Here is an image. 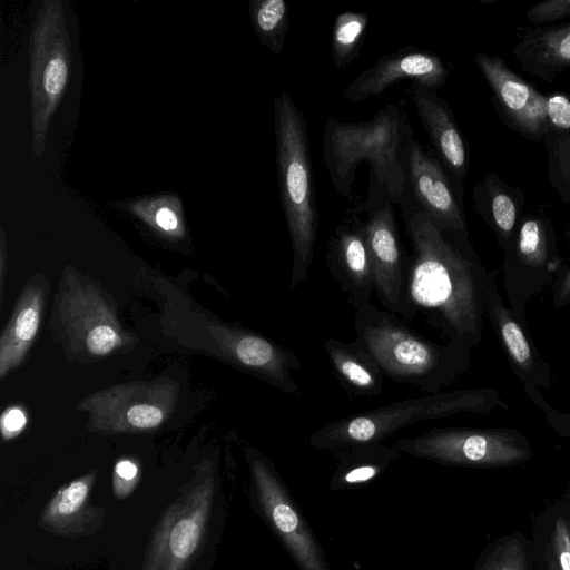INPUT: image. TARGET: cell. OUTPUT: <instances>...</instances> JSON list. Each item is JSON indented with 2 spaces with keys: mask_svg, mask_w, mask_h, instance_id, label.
<instances>
[{
  "mask_svg": "<svg viewBox=\"0 0 570 570\" xmlns=\"http://www.w3.org/2000/svg\"><path fill=\"white\" fill-rule=\"evenodd\" d=\"M60 1H46L40 9L31 36V110L35 156L46 148L49 121L67 86L71 51Z\"/></svg>",
  "mask_w": 570,
  "mask_h": 570,
  "instance_id": "cell-8",
  "label": "cell"
},
{
  "mask_svg": "<svg viewBox=\"0 0 570 570\" xmlns=\"http://www.w3.org/2000/svg\"><path fill=\"white\" fill-rule=\"evenodd\" d=\"M354 328L385 376L426 393L441 392L468 367V350L433 342L371 303L355 311Z\"/></svg>",
  "mask_w": 570,
  "mask_h": 570,
  "instance_id": "cell-4",
  "label": "cell"
},
{
  "mask_svg": "<svg viewBox=\"0 0 570 570\" xmlns=\"http://www.w3.org/2000/svg\"><path fill=\"white\" fill-rule=\"evenodd\" d=\"M512 56L523 71L553 82L570 68V22L524 29Z\"/></svg>",
  "mask_w": 570,
  "mask_h": 570,
  "instance_id": "cell-20",
  "label": "cell"
},
{
  "mask_svg": "<svg viewBox=\"0 0 570 570\" xmlns=\"http://www.w3.org/2000/svg\"><path fill=\"white\" fill-rule=\"evenodd\" d=\"M58 294L57 316L73 352L104 357L132 341L100 289L75 271L66 272Z\"/></svg>",
  "mask_w": 570,
  "mask_h": 570,
  "instance_id": "cell-10",
  "label": "cell"
},
{
  "mask_svg": "<svg viewBox=\"0 0 570 570\" xmlns=\"http://www.w3.org/2000/svg\"><path fill=\"white\" fill-rule=\"evenodd\" d=\"M365 207L368 216L364 228L375 293L384 309L401 316L405 263L393 203L368 197Z\"/></svg>",
  "mask_w": 570,
  "mask_h": 570,
  "instance_id": "cell-15",
  "label": "cell"
},
{
  "mask_svg": "<svg viewBox=\"0 0 570 570\" xmlns=\"http://www.w3.org/2000/svg\"><path fill=\"white\" fill-rule=\"evenodd\" d=\"M548 176L563 203L570 206V130L550 129L543 138Z\"/></svg>",
  "mask_w": 570,
  "mask_h": 570,
  "instance_id": "cell-29",
  "label": "cell"
},
{
  "mask_svg": "<svg viewBox=\"0 0 570 570\" xmlns=\"http://www.w3.org/2000/svg\"><path fill=\"white\" fill-rule=\"evenodd\" d=\"M479 570H527V554L522 543L511 538L497 546Z\"/></svg>",
  "mask_w": 570,
  "mask_h": 570,
  "instance_id": "cell-30",
  "label": "cell"
},
{
  "mask_svg": "<svg viewBox=\"0 0 570 570\" xmlns=\"http://www.w3.org/2000/svg\"><path fill=\"white\" fill-rule=\"evenodd\" d=\"M1 433L4 440H10L24 429L27 416L24 411L19 406L8 407L1 416Z\"/></svg>",
  "mask_w": 570,
  "mask_h": 570,
  "instance_id": "cell-35",
  "label": "cell"
},
{
  "mask_svg": "<svg viewBox=\"0 0 570 570\" xmlns=\"http://www.w3.org/2000/svg\"><path fill=\"white\" fill-rule=\"evenodd\" d=\"M569 529H570V527H569Z\"/></svg>",
  "mask_w": 570,
  "mask_h": 570,
  "instance_id": "cell-39",
  "label": "cell"
},
{
  "mask_svg": "<svg viewBox=\"0 0 570 570\" xmlns=\"http://www.w3.org/2000/svg\"><path fill=\"white\" fill-rule=\"evenodd\" d=\"M209 333L226 361L285 394L302 397L293 375L301 370L294 351L263 334L227 324L213 323Z\"/></svg>",
  "mask_w": 570,
  "mask_h": 570,
  "instance_id": "cell-12",
  "label": "cell"
},
{
  "mask_svg": "<svg viewBox=\"0 0 570 570\" xmlns=\"http://www.w3.org/2000/svg\"><path fill=\"white\" fill-rule=\"evenodd\" d=\"M448 76L445 65L435 52L409 45L379 58L345 87L342 97L361 102L403 80L435 90L445 83Z\"/></svg>",
  "mask_w": 570,
  "mask_h": 570,
  "instance_id": "cell-16",
  "label": "cell"
},
{
  "mask_svg": "<svg viewBox=\"0 0 570 570\" xmlns=\"http://www.w3.org/2000/svg\"><path fill=\"white\" fill-rule=\"evenodd\" d=\"M400 208L412 247L401 316L423 314L449 343L469 351L482 335L487 284L469 235L433 225L407 194Z\"/></svg>",
  "mask_w": 570,
  "mask_h": 570,
  "instance_id": "cell-1",
  "label": "cell"
},
{
  "mask_svg": "<svg viewBox=\"0 0 570 570\" xmlns=\"http://www.w3.org/2000/svg\"><path fill=\"white\" fill-rule=\"evenodd\" d=\"M324 350L335 376L350 395L377 397L382 394L385 375L356 338L343 342L330 337Z\"/></svg>",
  "mask_w": 570,
  "mask_h": 570,
  "instance_id": "cell-22",
  "label": "cell"
},
{
  "mask_svg": "<svg viewBox=\"0 0 570 570\" xmlns=\"http://www.w3.org/2000/svg\"><path fill=\"white\" fill-rule=\"evenodd\" d=\"M370 18L363 12L340 13L333 24L331 58L335 68L344 69L360 55Z\"/></svg>",
  "mask_w": 570,
  "mask_h": 570,
  "instance_id": "cell-27",
  "label": "cell"
},
{
  "mask_svg": "<svg viewBox=\"0 0 570 570\" xmlns=\"http://www.w3.org/2000/svg\"><path fill=\"white\" fill-rule=\"evenodd\" d=\"M570 298V268L563 274L561 282L554 291L553 302L557 307L568 303Z\"/></svg>",
  "mask_w": 570,
  "mask_h": 570,
  "instance_id": "cell-37",
  "label": "cell"
},
{
  "mask_svg": "<svg viewBox=\"0 0 570 570\" xmlns=\"http://www.w3.org/2000/svg\"><path fill=\"white\" fill-rule=\"evenodd\" d=\"M98 472L91 471L59 488L41 511L38 525L56 535L79 538L94 534L102 524L105 510L90 502Z\"/></svg>",
  "mask_w": 570,
  "mask_h": 570,
  "instance_id": "cell-19",
  "label": "cell"
},
{
  "mask_svg": "<svg viewBox=\"0 0 570 570\" xmlns=\"http://www.w3.org/2000/svg\"><path fill=\"white\" fill-rule=\"evenodd\" d=\"M472 200L478 215L493 229L500 247L504 248L523 216L524 193L489 173L475 184Z\"/></svg>",
  "mask_w": 570,
  "mask_h": 570,
  "instance_id": "cell-21",
  "label": "cell"
},
{
  "mask_svg": "<svg viewBox=\"0 0 570 570\" xmlns=\"http://www.w3.org/2000/svg\"><path fill=\"white\" fill-rule=\"evenodd\" d=\"M332 453L336 465L328 482L331 491L354 490L372 484L401 455L395 448L383 443L345 448Z\"/></svg>",
  "mask_w": 570,
  "mask_h": 570,
  "instance_id": "cell-24",
  "label": "cell"
},
{
  "mask_svg": "<svg viewBox=\"0 0 570 570\" xmlns=\"http://www.w3.org/2000/svg\"><path fill=\"white\" fill-rule=\"evenodd\" d=\"M413 128L402 106L387 104L366 121L328 117L323 129V156L331 183L350 198L356 168L370 165L368 197L403 202L407 190L406 160Z\"/></svg>",
  "mask_w": 570,
  "mask_h": 570,
  "instance_id": "cell-2",
  "label": "cell"
},
{
  "mask_svg": "<svg viewBox=\"0 0 570 570\" xmlns=\"http://www.w3.org/2000/svg\"><path fill=\"white\" fill-rule=\"evenodd\" d=\"M216 499L214 472L210 464H203L161 514L142 570H188L205 544Z\"/></svg>",
  "mask_w": 570,
  "mask_h": 570,
  "instance_id": "cell-6",
  "label": "cell"
},
{
  "mask_svg": "<svg viewBox=\"0 0 570 570\" xmlns=\"http://www.w3.org/2000/svg\"><path fill=\"white\" fill-rule=\"evenodd\" d=\"M274 126L278 189L293 254V291L305 281L314 259L318 205L307 120L287 91L274 99Z\"/></svg>",
  "mask_w": 570,
  "mask_h": 570,
  "instance_id": "cell-3",
  "label": "cell"
},
{
  "mask_svg": "<svg viewBox=\"0 0 570 570\" xmlns=\"http://www.w3.org/2000/svg\"><path fill=\"white\" fill-rule=\"evenodd\" d=\"M412 101L435 155L463 189L469 169V154L452 109L435 90L420 86H414Z\"/></svg>",
  "mask_w": 570,
  "mask_h": 570,
  "instance_id": "cell-18",
  "label": "cell"
},
{
  "mask_svg": "<svg viewBox=\"0 0 570 570\" xmlns=\"http://www.w3.org/2000/svg\"><path fill=\"white\" fill-rule=\"evenodd\" d=\"M484 311L498 328L501 342L515 367L525 377L543 384L544 379L540 375L542 373V368L539 367L540 363L537 361L524 332L502 304L497 293L493 273H487Z\"/></svg>",
  "mask_w": 570,
  "mask_h": 570,
  "instance_id": "cell-25",
  "label": "cell"
},
{
  "mask_svg": "<svg viewBox=\"0 0 570 570\" xmlns=\"http://www.w3.org/2000/svg\"><path fill=\"white\" fill-rule=\"evenodd\" d=\"M250 18L263 46L275 55L282 52L288 31L289 8L285 0H253Z\"/></svg>",
  "mask_w": 570,
  "mask_h": 570,
  "instance_id": "cell-28",
  "label": "cell"
},
{
  "mask_svg": "<svg viewBox=\"0 0 570 570\" xmlns=\"http://www.w3.org/2000/svg\"><path fill=\"white\" fill-rule=\"evenodd\" d=\"M4 264H6V237H4V232L1 228V295L3 292Z\"/></svg>",
  "mask_w": 570,
  "mask_h": 570,
  "instance_id": "cell-38",
  "label": "cell"
},
{
  "mask_svg": "<svg viewBox=\"0 0 570 570\" xmlns=\"http://www.w3.org/2000/svg\"><path fill=\"white\" fill-rule=\"evenodd\" d=\"M255 509L298 570H331L325 553L274 463L246 446Z\"/></svg>",
  "mask_w": 570,
  "mask_h": 570,
  "instance_id": "cell-9",
  "label": "cell"
},
{
  "mask_svg": "<svg viewBox=\"0 0 570 570\" xmlns=\"http://www.w3.org/2000/svg\"><path fill=\"white\" fill-rule=\"evenodd\" d=\"M514 243L517 256L532 268L543 267L552 249V227L539 213L523 214L510 239Z\"/></svg>",
  "mask_w": 570,
  "mask_h": 570,
  "instance_id": "cell-26",
  "label": "cell"
},
{
  "mask_svg": "<svg viewBox=\"0 0 570 570\" xmlns=\"http://www.w3.org/2000/svg\"><path fill=\"white\" fill-rule=\"evenodd\" d=\"M534 27L544 26L570 17V0H543L525 13Z\"/></svg>",
  "mask_w": 570,
  "mask_h": 570,
  "instance_id": "cell-33",
  "label": "cell"
},
{
  "mask_svg": "<svg viewBox=\"0 0 570 570\" xmlns=\"http://www.w3.org/2000/svg\"><path fill=\"white\" fill-rule=\"evenodd\" d=\"M547 115L550 129L570 130V98L563 94L547 96Z\"/></svg>",
  "mask_w": 570,
  "mask_h": 570,
  "instance_id": "cell-34",
  "label": "cell"
},
{
  "mask_svg": "<svg viewBox=\"0 0 570 570\" xmlns=\"http://www.w3.org/2000/svg\"><path fill=\"white\" fill-rule=\"evenodd\" d=\"M154 220L159 229L169 235L180 236L183 234L179 219L176 213L169 207L164 206L157 209Z\"/></svg>",
  "mask_w": 570,
  "mask_h": 570,
  "instance_id": "cell-36",
  "label": "cell"
},
{
  "mask_svg": "<svg viewBox=\"0 0 570 570\" xmlns=\"http://www.w3.org/2000/svg\"><path fill=\"white\" fill-rule=\"evenodd\" d=\"M45 302L41 286L29 284L22 292L0 338V379L24 360L39 330Z\"/></svg>",
  "mask_w": 570,
  "mask_h": 570,
  "instance_id": "cell-23",
  "label": "cell"
},
{
  "mask_svg": "<svg viewBox=\"0 0 570 570\" xmlns=\"http://www.w3.org/2000/svg\"><path fill=\"white\" fill-rule=\"evenodd\" d=\"M178 384L171 380L129 382L85 397L78 409L88 413L89 428L104 433L155 430L171 414Z\"/></svg>",
  "mask_w": 570,
  "mask_h": 570,
  "instance_id": "cell-11",
  "label": "cell"
},
{
  "mask_svg": "<svg viewBox=\"0 0 570 570\" xmlns=\"http://www.w3.org/2000/svg\"><path fill=\"white\" fill-rule=\"evenodd\" d=\"M391 445L401 453L454 466H510L532 455L525 436L510 429L434 428Z\"/></svg>",
  "mask_w": 570,
  "mask_h": 570,
  "instance_id": "cell-7",
  "label": "cell"
},
{
  "mask_svg": "<svg viewBox=\"0 0 570 570\" xmlns=\"http://www.w3.org/2000/svg\"><path fill=\"white\" fill-rule=\"evenodd\" d=\"M548 570H570V529L558 518L547 549Z\"/></svg>",
  "mask_w": 570,
  "mask_h": 570,
  "instance_id": "cell-31",
  "label": "cell"
},
{
  "mask_svg": "<svg viewBox=\"0 0 570 570\" xmlns=\"http://www.w3.org/2000/svg\"><path fill=\"white\" fill-rule=\"evenodd\" d=\"M500 403L491 389H465L406 399L331 422L306 438L321 451L383 443L392 434L419 422L464 413H485Z\"/></svg>",
  "mask_w": 570,
  "mask_h": 570,
  "instance_id": "cell-5",
  "label": "cell"
},
{
  "mask_svg": "<svg viewBox=\"0 0 570 570\" xmlns=\"http://www.w3.org/2000/svg\"><path fill=\"white\" fill-rule=\"evenodd\" d=\"M325 261L355 311L370 304L375 284L363 219L353 216L335 227Z\"/></svg>",
  "mask_w": 570,
  "mask_h": 570,
  "instance_id": "cell-17",
  "label": "cell"
},
{
  "mask_svg": "<svg viewBox=\"0 0 570 570\" xmlns=\"http://www.w3.org/2000/svg\"><path fill=\"white\" fill-rule=\"evenodd\" d=\"M406 177V194L433 225L469 235L462 188L438 156L414 138L409 146Z\"/></svg>",
  "mask_w": 570,
  "mask_h": 570,
  "instance_id": "cell-14",
  "label": "cell"
},
{
  "mask_svg": "<svg viewBox=\"0 0 570 570\" xmlns=\"http://www.w3.org/2000/svg\"><path fill=\"white\" fill-rule=\"evenodd\" d=\"M140 480V470L137 462L131 459H120L114 468L112 490L117 499H126L137 487Z\"/></svg>",
  "mask_w": 570,
  "mask_h": 570,
  "instance_id": "cell-32",
  "label": "cell"
},
{
  "mask_svg": "<svg viewBox=\"0 0 570 570\" xmlns=\"http://www.w3.org/2000/svg\"><path fill=\"white\" fill-rule=\"evenodd\" d=\"M473 61L491 89L501 121L525 139L543 140L550 130L547 96L512 71L501 57L479 52Z\"/></svg>",
  "mask_w": 570,
  "mask_h": 570,
  "instance_id": "cell-13",
  "label": "cell"
}]
</instances>
